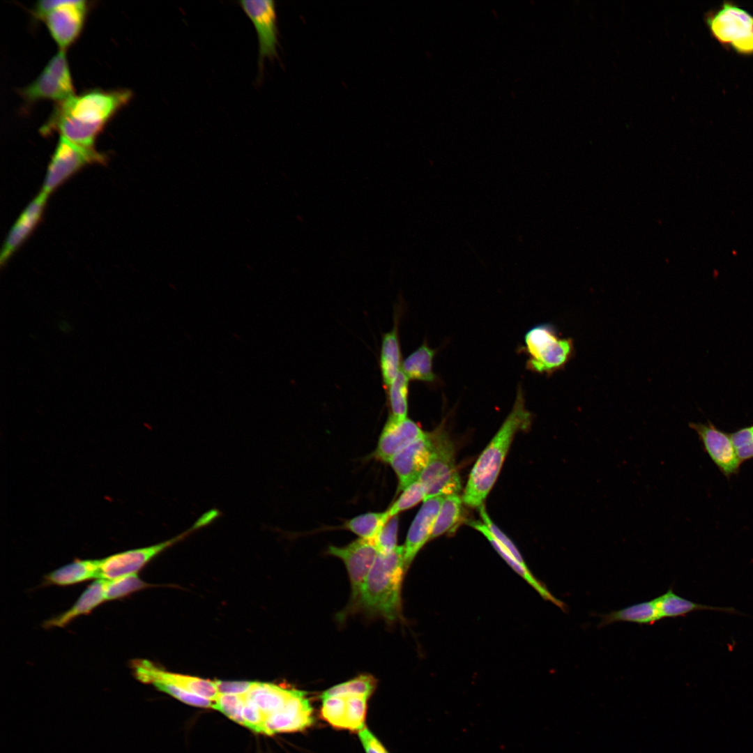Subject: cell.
Listing matches in <instances>:
<instances>
[{
    "label": "cell",
    "mask_w": 753,
    "mask_h": 753,
    "mask_svg": "<svg viewBox=\"0 0 753 753\" xmlns=\"http://www.w3.org/2000/svg\"><path fill=\"white\" fill-rule=\"evenodd\" d=\"M132 97L128 89H92L74 95L56 103L40 132L46 136L57 132L77 144L93 147L107 123Z\"/></svg>",
    "instance_id": "1"
},
{
    "label": "cell",
    "mask_w": 753,
    "mask_h": 753,
    "mask_svg": "<svg viewBox=\"0 0 753 753\" xmlns=\"http://www.w3.org/2000/svg\"><path fill=\"white\" fill-rule=\"evenodd\" d=\"M531 419V413L525 406L523 391L519 386L510 413L470 473L462 497L464 503L471 508H479L483 504L498 478L515 435L519 431L527 429Z\"/></svg>",
    "instance_id": "2"
},
{
    "label": "cell",
    "mask_w": 753,
    "mask_h": 753,
    "mask_svg": "<svg viewBox=\"0 0 753 753\" xmlns=\"http://www.w3.org/2000/svg\"><path fill=\"white\" fill-rule=\"evenodd\" d=\"M404 546L379 553L363 585L356 605L369 614L393 623L402 617L401 591L404 566Z\"/></svg>",
    "instance_id": "3"
},
{
    "label": "cell",
    "mask_w": 753,
    "mask_h": 753,
    "mask_svg": "<svg viewBox=\"0 0 753 753\" xmlns=\"http://www.w3.org/2000/svg\"><path fill=\"white\" fill-rule=\"evenodd\" d=\"M220 515L212 509L204 513L190 528L176 536L149 547L114 554L100 559V579L111 580L138 572L153 558L197 531L209 525Z\"/></svg>",
    "instance_id": "4"
},
{
    "label": "cell",
    "mask_w": 753,
    "mask_h": 753,
    "mask_svg": "<svg viewBox=\"0 0 753 753\" xmlns=\"http://www.w3.org/2000/svg\"><path fill=\"white\" fill-rule=\"evenodd\" d=\"M432 432V454L418 480L425 488V499L459 494L462 485L455 464L453 443L445 429L441 427Z\"/></svg>",
    "instance_id": "5"
},
{
    "label": "cell",
    "mask_w": 753,
    "mask_h": 753,
    "mask_svg": "<svg viewBox=\"0 0 753 753\" xmlns=\"http://www.w3.org/2000/svg\"><path fill=\"white\" fill-rule=\"evenodd\" d=\"M88 10L84 0H43L35 4L33 14L45 22L60 50L66 51L81 34Z\"/></svg>",
    "instance_id": "6"
},
{
    "label": "cell",
    "mask_w": 753,
    "mask_h": 753,
    "mask_svg": "<svg viewBox=\"0 0 753 753\" xmlns=\"http://www.w3.org/2000/svg\"><path fill=\"white\" fill-rule=\"evenodd\" d=\"M525 350L528 354L526 366L530 370L552 374L562 369L574 356L571 338H559L549 324H540L526 334Z\"/></svg>",
    "instance_id": "7"
},
{
    "label": "cell",
    "mask_w": 753,
    "mask_h": 753,
    "mask_svg": "<svg viewBox=\"0 0 753 753\" xmlns=\"http://www.w3.org/2000/svg\"><path fill=\"white\" fill-rule=\"evenodd\" d=\"M20 95L27 104L43 100L59 103L73 96L75 89L66 51L59 50L38 77L21 90Z\"/></svg>",
    "instance_id": "8"
},
{
    "label": "cell",
    "mask_w": 753,
    "mask_h": 753,
    "mask_svg": "<svg viewBox=\"0 0 753 753\" xmlns=\"http://www.w3.org/2000/svg\"><path fill=\"white\" fill-rule=\"evenodd\" d=\"M105 161L106 156L94 147L81 146L60 136L41 192L48 195L84 166Z\"/></svg>",
    "instance_id": "9"
},
{
    "label": "cell",
    "mask_w": 753,
    "mask_h": 753,
    "mask_svg": "<svg viewBox=\"0 0 753 753\" xmlns=\"http://www.w3.org/2000/svg\"><path fill=\"white\" fill-rule=\"evenodd\" d=\"M326 553L340 558L344 563L351 583L352 602L356 603L379 554L374 541L358 538L344 547L330 545Z\"/></svg>",
    "instance_id": "10"
},
{
    "label": "cell",
    "mask_w": 753,
    "mask_h": 753,
    "mask_svg": "<svg viewBox=\"0 0 753 753\" xmlns=\"http://www.w3.org/2000/svg\"><path fill=\"white\" fill-rule=\"evenodd\" d=\"M130 667L135 678L144 683L169 684L215 701L219 695L213 680L165 671L146 659H134Z\"/></svg>",
    "instance_id": "11"
},
{
    "label": "cell",
    "mask_w": 753,
    "mask_h": 753,
    "mask_svg": "<svg viewBox=\"0 0 753 753\" xmlns=\"http://www.w3.org/2000/svg\"><path fill=\"white\" fill-rule=\"evenodd\" d=\"M369 698L365 695H337L324 698L321 716L337 729L358 731L365 727Z\"/></svg>",
    "instance_id": "12"
},
{
    "label": "cell",
    "mask_w": 753,
    "mask_h": 753,
    "mask_svg": "<svg viewBox=\"0 0 753 753\" xmlns=\"http://www.w3.org/2000/svg\"><path fill=\"white\" fill-rule=\"evenodd\" d=\"M239 4L254 24L259 42V63L276 56V12L271 0H242Z\"/></svg>",
    "instance_id": "13"
},
{
    "label": "cell",
    "mask_w": 753,
    "mask_h": 753,
    "mask_svg": "<svg viewBox=\"0 0 753 753\" xmlns=\"http://www.w3.org/2000/svg\"><path fill=\"white\" fill-rule=\"evenodd\" d=\"M432 448V432H425L391 459L389 464L398 479L397 492L418 480L429 460Z\"/></svg>",
    "instance_id": "14"
},
{
    "label": "cell",
    "mask_w": 753,
    "mask_h": 753,
    "mask_svg": "<svg viewBox=\"0 0 753 753\" xmlns=\"http://www.w3.org/2000/svg\"><path fill=\"white\" fill-rule=\"evenodd\" d=\"M307 694L306 692L297 690L281 711L266 717L264 734L298 732L310 727L314 718Z\"/></svg>",
    "instance_id": "15"
},
{
    "label": "cell",
    "mask_w": 753,
    "mask_h": 753,
    "mask_svg": "<svg viewBox=\"0 0 753 753\" xmlns=\"http://www.w3.org/2000/svg\"><path fill=\"white\" fill-rule=\"evenodd\" d=\"M707 24L714 38L724 45H731L753 32V16L728 2L708 17Z\"/></svg>",
    "instance_id": "16"
},
{
    "label": "cell",
    "mask_w": 753,
    "mask_h": 753,
    "mask_svg": "<svg viewBox=\"0 0 753 753\" xmlns=\"http://www.w3.org/2000/svg\"><path fill=\"white\" fill-rule=\"evenodd\" d=\"M690 426L697 432L704 450L725 476L738 473L741 462L729 434L710 423H690Z\"/></svg>",
    "instance_id": "17"
},
{
    "label": "cell",
    "mask_w": 753,
    "mask_h": 753,
    "mask_svg": "<svg viewBox=\"0 0 753 753\" xmlns=\"http://www.w3.org/2000/svg\"><path fill=\"white\" fill-rule=\"evenodd\" d=\"M425 433L419 425L408 418L397 421L389 417L379 436L374 457L389 463L396 454L421 438Z\"/></svg>",
    "instance_id": "18"
},
{
    "label": "cell",
    "mask_w": 753,
    "mask_h": 753,
    "mask_svg": "<svg viewBox=\"0 0 753 753\" xmlns=\"http://www.w3.org/2000/svg\"><path fill=\"white\" fill-rule=\"evenodd\" d=\"M445 496L431 497L423 503L413 520L404 546L406 571L425 543L431 540L437 514Z\"/></svg>",
    "instance_id": "19"
},
{
    "label": "cell",
    "mask_w": 753,
    "mask_h": 753,
    "mask_svg": "<svg viewBox=\"0 0 753 753\" xmlns=\"http://www.w3.org/2000/svg\"><path fill=\"white\" fill-rule=\"evenodd\" d=\"M48 195L41 192L22 212L8 234L0 255L3 266L25 241L39 222Z\"/></svg>",
    "instance_id": "20"
},
{
    "label": "cell",
    "mask_w": 753,
    "mask_h": 753,
    "mask_svg": "<svg viewBox=\"0 0 753 753\" xmlns=\"http://www.w3.org/2000/svg\"><path fill=\"white\" fill-rule=\"evenodd\" d=\"M400 307H395L393 328L382 336L379 367L385 390L402 368V353L399 338Z\"/></svg>",
    "instance_id": "21"
},
{
    "label": "cell",
    "mask_w": 753,
    "mask_h": 753,
    "mask_svg": "<svg viewBox=\"0 0 753 753\" xmlns=\"http://www.w3.org/2000/svg\"><path fill=\"white\" fill-rule=\"evenodd\" d=\"M105 584V579H97L92 582L70 609L46 621L43 627L46 629L63 628L76 618L91 613L95 608L107 601Z\"/></svg>",
    "instance_id": "22"
},
{
    "label": "cell",
    "mask_w": 753,
    "mask_h": 753,
    "mask_svg": "<svg viewBox=\"0 0 753 753\" xmlns=\"http://www.w3.org/2000/svg\"><path fill=\"white\" fill-rule=\"evenodd\" d=\"M296 690L274 683L255 681L243 696L267 717L281 711Z\"/></svg>",
    "instance_id": "23"
},
{
    "label": "cell",
    "mask_w": 753,
    "mask_h": 753,
    "mask_svg": "<svg viewBox=\"0 0 753 753\" xmlns=\"http://www.w3.org/2000/svg\"><path fill=\"white\" fill-rule=\"evenodd\" d=\"M469 526L480 532L492 544L493 547L498 552V553L502 556V558L508 563V564L521 577H522L536 591L541 595V597L548 601H550L558 607L563 611L566 609L565 603L561 600L554 596L549 591L537 580L531 572L529 571L527 566L523 565L519 563L512 554L501 545L491 533L486 525L479 521H469L467 523Z\"/></svg>",
    "instance_id": "24"
},
{
    "label": "cell",
    "mask_w": 753,
    "mask_h": 753,
    "mask_svg": "<svg viewBox=\"0 0 753 753\" xmlns=\"http://www.w3.org/2000/svg\"><path fill=\"white\" fill-rule=\"evenodd\" d=\"M47 584L71 586L100 579V559L76 560L59 568L44 577Z\"/></svg>",
    "instance_id": "25"
},
{
    "label": "cell",
    "mask_w": 753,
    "mask_h": 753,
    "mask_svg": "<svg viewBox=\"0 0 753 753\" xmlns=\"http://www.w3.org/2000/svg\"><path fill=\"white\" fill-rule=\"evenodd\" d=\"M655 599L661 619L685 616L691 612L697 611H715L731 614H743L733 607H714L696 603L677 595L671 588Z\"/></svg>",
    "instance_id": "26"
},
{
    "label": "cell",
    "mask_w": 753,
    "mask_h": 753,
    "mask_svg": "<svg viewBox=\"0 0 753 753\" xmlns=\"http://www.w3.org/2000/svg\"><path fill=\"white\" fill-rule=\"evenodd\" d=\"M601 621L599 628L616 622H630L639 625H653L661 620L655 599L630 605L629 607L612 611L608 614H600Z\"/></svg>",
    "instance_id": "27"
},
{
    "label": "cell",
    "mask_w": 753,
    "mask_h": 753,
    "mask_svg": "<svg viewBox=\"0 0 753 753\" xmlns=\"http://www.w3.org/2000/svg\"><path fill=\"white\" fill-rule=\"evenodd\" d=\"M436 351L431 349L426 341L409 356L402 364V371L409 380L425 383H434L436 380L432 364Z\"/></svg>",
    "instance_id": "28"
},
{
    "label": "cell",
    "mask_w": 753,
    "mask_h": 753,
    "mask_svg": "<svg viewBox=\"0 0 753 753\" xmlns=\"http://www.w3.org/2000/svg\"><path fill=\"white\" fill-rule=\"evenodd\" d=\"M462 498L459 494L444 496L437 514L431 539L452 532L459 522L462 510Z\"/></svg>",
    "instance_id": "29"
},
{
    "label": "cell",
    "mask_w": 753,
    "mask_h": 753,
    "mask_svg": "<svg viewBox=\"0 0 753 753\" xmlns=\"http://www.w3.org/2000/svg\"><path fill=\"white\" fill-rule=\"evenodd\" d=\"M390 518L388 510L381 512H367L346 521L343 527L360 538L374 541Z\"/></svg>",
    "instance_id": "30"
},
{
    "label": "cell",
    "mask_w": 753,
    "mask_h": 753,
    "mask_svg": "<svg viewBox=\"0 0 753 753\" xmlns=\"http://www.w3.org/2000/svg\"><path fill=\"white\" fill-rule=\"evenodd\" d=\"M409 381L401 370L386 390L390 409L389 417L397 421L407 418Z\"/></svg>",
    "instance_id": "31"
},
{
    "label": "cell",
    "mask_w": 753,
    "mask_h": 753,
    "mask_svg": "<svg viewBox=\"0 0 753 753\" xmlns=\"http://www.w3.org/2000/svg\"><path fill=\"white\" fill-rule=\"evenodd\" d=\"M376 687V680L372 675L362 674L351 680L334 685L320 696L322 699L337 695H365L370 697Z\"/></svg>",
    "instance_id": "32"
},
{
    "label": "cell",
    "mask_w": 753,
    "mask_h": 753,
    "mask_svg": "<svg viewBox=\"0 0 753 753\" xmlns=\"http://www.w3.org/2000/svg\"><path fill=\"white\" fill-rule=\"evenodd\" d=\"M151 586V584L140 579L137 574L126 575L106 580L105 598L107 601L118 600Z\"/></svg>",
    "instance_id": "33"
},
{
    "label": "cell",
    "mask_w": 753,
    "mask_h": 753,
    "mask_svg": "<svg viewBox=\"0 0 753 753\" xmlns=\"http://www.w3.org/2000/svg\"><path fill=\"white\" fill-rule=\"evenodd\" d=\"M426 499V490L423 485L416 480L402 491L399 498L388 509L390 517L409 509Z\"/></svg>",
    "instance_id": "34"
},
{
    "label": "cell",
    "mask_w": 753,
    "mask_h": 753,
    "mask_svg": "<svg viewBox=\"0 0 753 753\" xmlns=\"http://www.w3.org/2000/svg\"><path fill=\"white\" fill-rule=\"evenodd\" d=\"M244 699L243 695L219 694L213 701V708L219 710L230 720L244 725L243 708Z\"/></svg>",
    "instance_id": "35"
},
{
    "label": "cell",
    "mask_w": 753,
    "mask_h": 753,
    "mask_svg": "<svg viewBox=\"0 0 753 753\" xmlns=\"http://www.w3.org/2000/svg\"><path fill=\"white\" fill-rule=\"evenodd\" d=\"M399 519L397 515L390 517L377 535L374 543L380 554H388L397 547Z\"/></svg>",
    "instance_id": "36"
},
{
    "label": "cell",
    "mask_w": 753,
    "mask_h": 753,
    "mask_svg": "<svg viewBox=\"0 0 753 753\" xmlns=\"http://www.w3.org/2000/svg\"><path fill=\"white\" fill-rule=\"evenodd\" d=\"M153 685L158 690L165 692L186 704L206 708L213 707V701L183 689L165 683H156Z\"/></svg>",
    "instance_id": "37"
},
{
    "label": "cell",
    "mask_w": 753,
    "mask_h": 753,
    "mask_svg": "<svg viewBox=\"0 0 753 753\" xmlns=\"http://www.w3.org/2000/svg\"><path fill=\"white\" fill-rule=\"evenodd\" d=\"M729 436L741 462L753 457V426L740 429Z\"/></svg>",
    "instance_id": "38"
},
{
    "label": "cell",
    "mask_w": 753,
    "mask_h": 753,
    "mask_svg": "<svg viewBox=\"0 0 753 753\" xmlns=\"http://www.w3.org/2000/svg\"><path fill=\"white\" fill-rule=\"evenodd\" d=\"M478 509L482 522L486 525L492 535L503 545L519 563L523 565L526 566L522 556L512 540L490 519L484 504L481 505Z\"/></svg>",
    "instance_id": "39"
},
{
    "label": "cell",
    "mask_w": 753,
    "mask_h": 753,
    "mask_svg": "<svg viewBox=\"0 0 753 753\" xmlns=\"http://www.w3.org/2000/svg\"><path fill=\"white\" fill-rule=\"evenodd\" d=\"M243 699V726L255 733L264 734L265 715L253 703L246 699L244 696Z\"/></svg>",
    "instance_id": "40"
},
{
    "label": "cell",
    "mask_w": 753,
    "mask_h": 753,
    "mask_svg": "<svg viewBox=\"0 0 753 753\" xmlns=\"http://www.w3.org/2000/svg\"><path fill=\"white\" fill-rule=\"evenodd\" d=\"M219 694L243 695L253 686L255 681H213Z\"/></svg>",
    "instance_id": "41"
},
{
    "label": "cell",
    "mask_w": 753,
    "mask_h": 753,
    "mask_svg": "<svg viewBox=\"0 0 753 753\" xmlns=\"http://www.w3.org/2000/svg\"><path fill=\"white\" fill-rule=\"evenodd\" d=\"M358 735L366 753H389L382 743L366 727L359 730Z\"/></svg>",
    "instance_id": "42"
},
{
    "label": "cell",
    "mask_w": 753,
    "mask_h": 753,
    "mask_svg": "<svg viewBox=\"0 0 753 753\" xmlns=\"http://www.w3.org/2000/svg\"><path fill=\"white\" fill-rule=\"evenodd\" d=\"M731 47L741 54H753V32L744 38L734 42L731 45Z\"/></svg>",
    "instance_id": "43"
},
{
    "label": "cell",
    "mask_w": 753,
    "mask_h": 753,
    "mask_svg": "<svg viewBox=\"0 0 753 753\" xmlns=\"http://www.w3.org/2000/svg\"><path fill=\"white\" fill-rule=\"evenodd\" d=\"M58 328L60 331L64 333H68L72 330V327L70 324L66 320H61L58 323Z\"/></svg>",
    "instance_id": "44"
}]
</instances>
